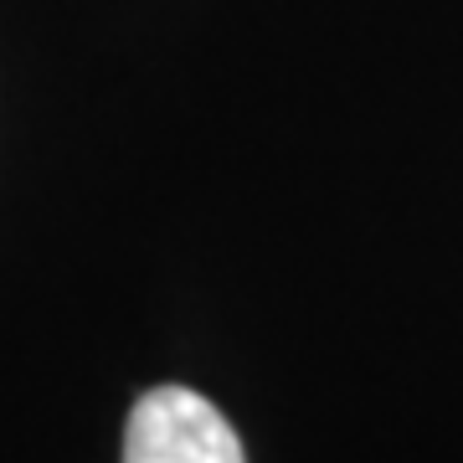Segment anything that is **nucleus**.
<instances>
[{
    "label": "nucleus",
    "instance_id": "nucleus-1",
    "mask_svg": "<svg viewBox=\"0 0 463 463\" xmlns=\"http://www.w3.org/2000/svg\"><path fill=\"white\" fill-rule=\"evenodd\" d=\"M118 463H248L242 438L191 386H155L129 407Z\"/></svg>",
    "mask_w": 463,
    "mask_h": 463
}]
</instances>
